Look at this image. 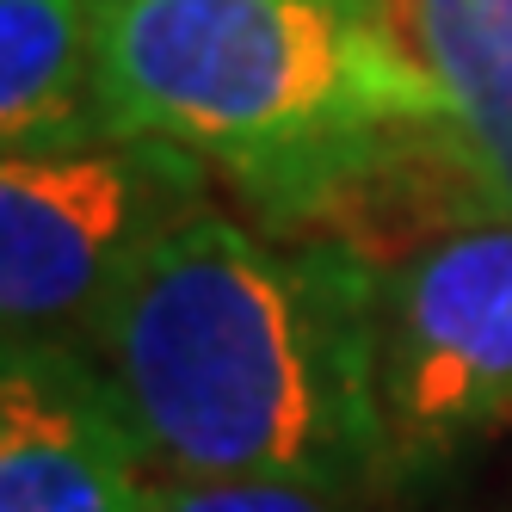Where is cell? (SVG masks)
Wrapping results in <instances>:
<instances>
[{"label":"cell","instance_id":"6da1fadb","mask_svg":"<svg viewBox=\"0 0 512 512\" xmlns=\"http://www.w3.org/2000/svg\"><path fill=\"white\" fill-rule=\"evenodd\" d=\"M167 482L389 494L377 266L204 204L142 260L87 346Z\"/></svg>","mask_w":512,"mask_h":512},{"label":"cell","instance_id":"7a4b0ae2","mask_svg":"<svg viewBox=\"0 0 512 512\" xmlns=\"http://www.w3.org/2000/svg\"><path fill=\"white\" fill-rule=\"evenodd\" d=\"M105 130L192 149L266 229L377 142L451 124L401 0H99Z\"/></svg>","mask_w":512,"mask_h":512},{"label":"cell","instance_id":"3957f363","mask_svg":"<svg viewBox=\"0 0 512 512\" xmlns=\"http://www.w3.org/2000/svg\"><path fill=\"white\" fill-rule=\"evenodd\" d=\"M216 192V173L155 136L105 130L0 161V334L87 352L124 278Z\"/></svg>","mask_w":512,"mask_h":512},{"label":"cell","instance_id":"277c9868","mask_svg":"<svg viewBox=\"0 0 512 512\" xmlns=\"http://www.w3.org/2000/svg\"><path fill=\"white\" fill-rule=\"evenodd\" d=\"M371 266L377 408L401 488L512 426V210L475 198Z\"/></svg>","mask_w":512,"mask_h":512},{"label":"cell","instance_id":"5b68a950","mask_svg":"<svg viewBox=\"0 0 512 512\" xmlns=\"http://www.w3.org/2000/svg\"><path fill=\"white\" fill-rule=\"evenodd\" d=\"M167 475L87 352L0 358V512H161Z\"/></svg>","mask_w":512,"mask_h":512},{"label":"cell","instance_id":"8992f818","mask_svg":"<svg viewBox=\"0 0 512 512\" xmlns=\"http://www.w3.org/2000/svg\"><path fill=\"white\" fill-rule=\"evenodd\" d=\"M99 0H0V142L7 155L105 136Z\"/></svg>","mask_w":512,"mask_h":512},{"label":"cell","instance_id":"52a82bcc","mask_svg":"<svg viewBox=\"0 0 512 512\" xmlns=\"http://www.w3.org/2000/svg\"><path fill=\"white\" fill-rule=\"evenodd\" d=\"M457 149L482 192L512 210V0H401Z\"/></svg>","mask_w":512,"mask_h":512},{"label":"cell","instance_id":"ba28073f","mask_svg":"<svg viewBox=\"0 0 512 512\" xmlns=\"http://www.w3.org/2000/svg\"><path fill=\"white\" fill-rule=\"evenodd\" d=\"M358 500L303 482H167L161 512H352Z\"/></svg>","mask_w":512,"mask_h":512}]
</instances>
